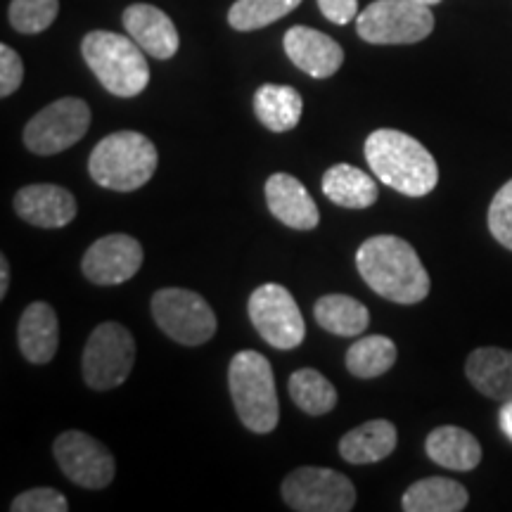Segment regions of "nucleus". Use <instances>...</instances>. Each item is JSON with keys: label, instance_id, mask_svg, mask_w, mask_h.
Wrapping results in <instances>:
<instances>
[{"label": "nucleus", "instance_id": "1", "mask_svg": "<svg viewBox=\"0 0 512 512\" xmlns=\"http://www.w3.org/2000/svg\"><path fill=\"white\" fill-rule=\"evenodd\" d=\"M356 268L370 290L394 304H418L430 294V273L411 242L375 235L356 252Z\"/></svg>", "mask_w": 512, "mask_h": 512}, {"label": "nucleus", "instance_id": "2", "mask_svg": "<svg viewBox=\"0 0 512 512\" xmlns=\"http://www.w3.org/2000/svg\"><path fill=\"white\" fill-rule=\"evenodd\" d=\"M366 159L377 181L406 197L430 195L439 183V166L430 150L394 128H377L370 133Z\"/></svg>", "mask_w": 512, "mask_h": 512}, {"label": "nucleus", "instance_id": "3", "mask_svg": "<svg viewBox=\"0 0 512 512\" xmlns=\"http://www.w3.org/2000/svg\"><path fill=\"white\" fill-rule=\"evenodd\" d=\"M157 162V147L150 138L136 131H117L93 147L88 171L102 188L133 192L155 176Z\"/></svg>", "mask_w": 512, "mask_h": 512}, {"label": "nucleus", "instance_id": "4", "mask_svg": "<svg viewBox=\"0 0 512 512\" xmlns=\"http://www.w3.org/2000/svg\"><path fill=\"white\" fill-rule=\"evenodd\" d=\"M145 50L131 36L91 31L81 43V55L98 81L117 98H136L150 83Z\"/></svg>", "mask_w": 512, "mask_h": 512}, {"label": "nucleus", "instance_id": "5", "mask_svg": "<svg viewBox=\"0 0 512 512\" xmlns=\"http://www.w3.org/2000/svg\"><path fill=\"white\" fill-rule=\"evenodd\" d=\"M230 396L247 430L268 434L278 427L280 406L268 358L259 351H238L228 368Z\"/></svg>", "mask_w": 512, "mask_h": 512}, {"label": "nucleus", "instance_id": "6", "mask_svg": "<svg viewBox=\"0 0 512 512\" xmlns=\"http://www.w3.org/2000/svg\"><path fill=\"white\" fill-rule=\"evenodd\" d=\"M356 31L373 46H411L432 34L434 15L418 0H375L358 12Z\"/></svg>", "mask_w": 512, "mask_h": 512}, {"label": "nucleus", "instance_id": "7", "mask_svg": "<svg viewBox=\"0 0 512 512\" xmlns=\"http://www.w3.org/2000/svg\"><path fill=\"white\" fill-rule=\"evenodd\" d=\"M136 363V339L119 323H102L91 332L81 358L83 382L95 392L124 384Z\"/></svg>", "mask_w": 512, "mask_h": 512}, {"label": "nucleus", "instance_id": "8", "mask_svg": "<svg viewBox=\"0 0 512 512\" xmlns=\"http://www.w3.org/2000/svg\"><path fill=\"white\" fill-rule=\"evenodd\" d=\"M150 309L159 330L185 347H200L216 332V313L207 299L183 287H164L155 292Z\"/></svg>", "mask_w": 512, "mask_h": 512}, {"label": "nucleus", "instance_id": "9", "mask_svg": "<svg viewBox=\"0 0 512 512\" xmlns=\"http://www.w3.org/2000/svg\"><path fill=\"white\" fill-rule=\"evenodd\" d=\"M249 320L264 342L273 349H297L306 337V323L302 311L290 290L278 283L256 287L247 304Z\"/></svg>", "mask_w": 512, "mask_h": 512}, {"label": "nucleus", "instance_id": "10", "mask_svg": "<svg viewBox=\"0 0 512 512\" xmlns=\"http://www.w3.org/2000/svg\"><path fill=\"white\" fill-rule=\"evenodd\" d=\"M91 126V110L81 98H60L43 107L24 126V145L41 157L69 150L86 136Z\"/></svg>", "mask_w": 512, "mask_h": 512}, {"label": "nucleus", "instance_id": "11", "mask_svg": "<svg viewBox=\"0 0 512 512\" xmlns=\"http://www.w3.org/2000/svg\"><path fill=\"white\" fill-rule=\"evenodd\" d=\"M283 498L299 512H349L356 505V489L349 477L328 467H299L283 482Z\"/></svg>", "mask_w": 512, "mask_h": 512}, {"label": "nucleus", "instance_id": "12", "mask_svg": "<svg viewBox=\"0 0 512 512\" xmlns=\"http://www.w3.org/2000/svg\"><path fill=\"white\" fill-rule=\"evenodd\" d=\"M53 453L60 470L72 479L76 486L83 489H105L114 479V465L112 453L107 451L105 444L93 439L91 434L69 430L62 432L55 439Z\"/></svg>", "mask_w": 512, "mask_h": 512}, {"label": "nucleus", "instance_id": "13", "mask_svg": "<svg viewBox=\"0 0 512 512\" xmlns=\"http://www.w3.org/2000/svg\"><path fill=\"white\" fill-rule=\"evenodd\" d=\"M143 247L136 238L124 233L105 235L86 249L81 271L93 285H121L131 280L143 266Z\"/></svg>", "mask_w": 512, "mask_h": 512}, {"label": "nucleus", "instance_id": "14", "mask_svg": "<svg viewBox=\"0 0 512 512\" xmlns=\"http://www.w3.org/2000/svg\"><path fill=\"white\" fill-rule=\"evenodd\" d=\"M15 211L19 219L36 228H62L74 221L76 200L62 185L34 183L17 192Z\"/></svg>", "mask_w": 512, "mask_h": 512}, {"label": "nucleus", "instance_id": "15", "mask_svg": "<svg viewBox=\"0 0 512 512\" xmlns=\"http://www.w3.org/2000/svg\"><path fill=\"white\" fill-rule=\"evenodd\" d=\"M285 53L313 79H330L344 62V50L328 34L309 27H292L283 38Z\"/></svg>", "mask_w": 512, "mask_h": 512}, {"label": "nucleus", "instance_id": "16", "mask_svg": "<svg viewBox=\"0 0 512 512\" xmlns=\"http://www.w3.org/2000/svg\"><path fill=\"white\" fill-rule=\"evenodd\" d=\"M121 19H124V29L128 31V36L150 57L171 60L176 55L181 38H178L176 24L171 22L166 12L155 8V5L133 3L124 10Z\"/></svg>", "mask_w": 512, "mask_h": 512}, {"label": "nucleus", "instance_id": "17", "mask_svg": "<svg viewBox=\"0 0 512 512\" xmlns=\"http://www.w3.org/2000/svg\"><path fill=\"white\" fill-rule=\"evenodd\" d=\"M266 204L271 214L287 228L313 230L320 223L316 202L302 181L290 174H273L266 181Z\"/></svg>", "mask_w": 512, "mask_h": 512}, {"label": "nucleus", "instance_id": "18", "mask_svg": "<svg viewBox=\"0 0 512 512\" xmlns=\"http://www.w3.org/2000/svg\"><path fill=\"white\" fill-rule=\"evenodd\" d=\"M17 342L22 356L34 366H46L60 347V323L55 309L46 302H34L27 306L17 325Z\"/></svg>", "mask_w": 512, "mask_h": 512}, {"label": "nucleus", "instance_id": "19", "mask_svg": "<svg viewBox=\"0 0 512 512\" xmlns=\"http://www.w3.org/2000/svg\"><path fill=\"white\" fill-rule=\"evenodd\" d=\"M465 375L486 399L505 403L512 399V351L479 347L467 356Z\"/></svg>", "mask_w": 512, "mask_h": 512}, {"label": "nucleus", "instance_id": "20", "mask_svg": "<svg viewBox=\"0 0 512 512\" xmlns=\"http://www.w3.org/2000/svg\"><path fill=\"white\" fill-rule=\"evenodd\" d=\"M396 427L389 420H370L339 439V456L351 465H373L394 453Z\"/></svg>", "mask_w": 512, "mask_h": 512}, {"label": "nucleus", "instance_id": "21", "mask_svg": "<svg viewBox=\"0 0 512 512\" xmlns=\"http://www.w3.org/2000/svg\"><path fill=\"white\" fill-rule=\"evenodd\" d=\"M425 451L432 463L446 467V470L470 472L482 463V446L475 434L456 425H444L430 432Z\"/></svg>", "mask_w": 512, "mask_h": 512}, {"label": "nucleus", "instance_id": "22", "mask_svg": "<svg viewBox=\"0 0 512 512\" xmlns=\"http://www.w3.org/2000/svg\"><path fill=\"white\" fill-rule=\"evenodd\" d=\"M320 188L330 202L344 209H368L377 202V183L351 164H337L325 171Z\"/></svg>", "mask_w": 512, "mask_h": 512}, {"label": "nucleus", "instance_id": "23", "mask_svg": "<svg viewBox=\"0 0 512 512\" xmlns=\"http://www.w3.org/2000/svg\"><path fill=\"white\" fill-rule=\"evenodd\" d=\"M467 501L470 494L456 479L427 477L403 494L401 508L406 512H460L467 508Z\"/></svg>", "mask_w": 512, "mask_h": 512}, {"label": "nucleus", "instance_id": "24", "mask_svg": "<svg viewBox=\"0 0 512 512\" xmlns=\"http://www.w3.org/2000/svg\"><path fill=\"white\" fill-rule=\"evenodd\" d=\"M304 110L302 95L294 91L292 86H275L266 83L254 95V112L256 119L264 124L268 131L285 133L292 131L299 124Z\"/></svg>", "mask_w": 512, "mask_h": 512}, {"label": "nucleus", "instance_id": "25", "mask_svg": "<svg viewBox=\"0 0 512 512\" xmlns=\"http://www.w3.org/2000/svg\"><path fill=\"white\" fill-rule=\"evenodd\" d=\"M318 325L337 337H358L368 330L370 311L347 294H325L313 309Z\"/></svg>", "mask_w": 512, "mask_h": 512}, {"label": "nucleus", "instance_id": "26", "mask_svg": "<svg viewBox=\"0 0 512 512\" xmlns=\"http://www.w3.org/2000/svg\"><path fill=\"white\" fill-rule=\"evenodd\" d=\"M396 344L384 335L361 337L347 351V370L361 380H373L396 363Z\"/></svg>", "mask_w": 512, "mask_h": 512}, {"label": "nucleus", "instance_id": "27", "mask_svg": "<svg viewBox=\"0 0 512 512\" xmlns=\"http://www.w3.org/2000/svg\"><path fill=\"white\" fill-rule=\"evenodd\" d=\"M290 389V399L297 403L309 415H325L337 406V389L325 375H320L313 368L294 370L287 382Z\"/></svg>", "mask_w": 512, "mask_h": 512}, {"label": "nucleus", "instance_id": "28", "mask_svg": "<svg viewBox=\"0 0 512 512\" xmlns=\"http://www.w3.org/2000/svg\"><path fill=\"white\" fill-rule=\"evenodd\" d=\"M299 5L302 0H238L228 10V24L238 31L264 29L290 15Z\"/></svg>", "mask_w": 512, "mask_h": 512}, {"label": "nucleus", "instance_id": "29", "mask_svg": "<svg viewBox=\"0 0 512 512\" xmlns=\"http://www.w3.org/2000/svg\"><path fill=\"white\" fill-rule=\"evenodd\" d=\"M60 0H12L8 17L19 34H41L57 19Z\"/></svg>", "mask_w": 512, "mask_h": 512}, {"label": "nucleus", "instance_id": "30", "mask_svg": "<svg viewBox=\"0 0 512 512\" xmlns=\"http://www.w3.org/2000/svg\"><path fill=\"white\" fill-rule=\"evenodd\" d=\"M489 230L496 242L512 252V181L505 183L491 200Z\"/></svg>", "mask_w": 512, "mask_h": 512}, {"label": "nucleus", "instance_id": "31", "mask_svg": "<svg viewBox=\"0 0 512 512\" xmlns=\"http://www.w3.org/2000/svg\"><path fill=\"white\" fill-rule=\"evenodd\" d=\"M12 512H67L69 503L57 489H31L19 494L10 505Z\"/></svg>", "mask_w": 512, "mask_h": 512}, {"label": "nucleus", "instance_id": "32", "mask_svg": "<svg viewBox=\"0 0 512 512\" xmlns=\"http://www.w3.org/2000/svg\"><path fill=\"white\" fill-rule=\"evenodd\" d=\"M24 81V62L10 46H0V95L10 98Z\"/></svg>", "mask_w": 512, "mask_h": 512}, {"label": "nucleus", "instance_id": "33", "mask_svg": "<svg viewBox=\"0 0 512 512\" xmlns=\"http://www.w3.org/2000/svg\"><path fill=\"white\" fill-rule=\"evenodd\" d=\"M318 8L325 19H330L332 24H339V27H344V24L358 17V0H318Z\"/></svg>", "mask_w": 512, "mask_h": 512}, {"label": "nucleus", "instance_id": "34", "mask_svg": "<svg viewBox=\"0 0 512 512\" xmlns=\"http://www.w3.org/2000/svg\"><path fill=\"white\" fill-rule=\"evenodd\" d=\"M498 418H501L503 434L512 441V399L501 403V415H498Z\"/></svg>", "mask_w": 512, "mask_h": 512}, {"label": "nucleus", "instance_id": "35", "mask_svg": "<svg viewBox=\"0 0 512 512\" xmlns=\"http://www.w3.org/2000/svg\"><path fill=\"white\" fill-rule=\"evenodd\" d=\"M8 287H10V266H8V259H0V299L8 294Z\"/></svg>", "mask_w": 512, "mask_h": 512}, {"label": "nucleus", "instance_id": "36", "mask_svg": "<svg viewBox=\"0 0 512 512\" xmlns=\"http://www.w3.org/2000/svg\"><path fill=\"white\" fill-rule=\"evenodd\" d=\"M418 3H425V5H437L441 0H418Z\"/></svg>", "mask_w": 512, "mask_h": 512}]
</instances>
